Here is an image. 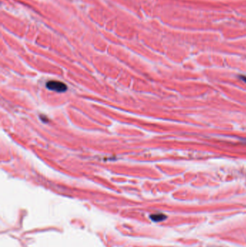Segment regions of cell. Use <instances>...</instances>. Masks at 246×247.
Segmentation results:
<instances>
[{
    "instance_id": "obj_1",
    "label": "cell",
    "mask_w": 246,
    "mask_h": 247,
    "mask_svg": "<svg viewBox=\"0 0 246 247\" xmlns=\"http://www.w3.org/2000/svg\"><path fill=\"white\" fill-rule=\"evenodd\" d=\"M46 86L49 90L56 91V92H64L67 89L66 85L59 81H50L47 83Z\"/></svg>"
},
{
    "instance_id": "obj_2",
    "label": "cell",
    "mask_w": 246,
    "mask_h": 247,
    "mask_svg": "<svg viewBox=\"0 0 246 247\" xmlns=\"http://www.w3.org/2000/svg\"><path fill=\"white\" fill-rule=\"evenodd\" d=\"M164 215L162 214H155V215H151V218L154 221H160V220H163Z\"/></svg>"
},
{
    "instance_id": "obj_3",
    "label": "cell",
    "mask_w": 246,
    "mask_h": 247,
    "mask_svg": "<svg viewBox=\"0 0 246 247\" xmlns=\"http://www.w3.org/2000/svg\"><path fill=\"white\" fill-rule=\"evenodd\" d=\"M242 78V79L244 81L246 82V77H242V78Z\"/></svg>"
}]
</instances>
